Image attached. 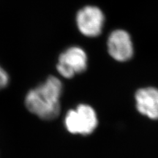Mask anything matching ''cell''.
Returning a JSON list of instances; mask_svg holds the SVG:
<instances>
[{"mask_svg":"<svg viewBox=\"0 0 158 158\" xmlns=\"http://www.w3.org/2000/svg\"><path fill=\"white\" fill-rule=\"evenodd\" d=\"M63 86L54 76L48 77L41 84L28 91L24 98L27 109L40 119L51 121L60 114V98Z\"/></svg>","mask_w":158,"mask_h":158,"instance_id":"1","label":"cell"},{"mask_svg":"<svg viewBox=\"0 0 158 158\" xmlns=\"http://www.w3.org/2000/svg\"><path fill=\"white\" fill-rule=\"evenodd\" d=\"M98 118L94 110L89 105L81 104L66 114L64 125L72 134L89 135L95 130Z\"/></svg>","mask_w":158,"mask_h":158,"instance_id":"2","label":"cell"},{"mask_svg":"<svg viewBox=\"0 0 158 158\" xmlns=\"http://www.w3.org/2000/svg\"><path fill=\"white\" fill-rule=\"evenodd\" d=\"M86 53L79 46H71L59 55L56 64L57 72L65 78H72L87 68Z\"/></svg>","mask_w":158,"mask_h":158,"instance_id":"3","label":"cell"},{"mask_svg":"<svg viewBox=\"0 0 158 158\" xmlns=\"http://www.w3.org/2000/svg\"><path fill=\"white\" fill-rule=\"evenodd\" d=\"M105 23L102 11L96 6H85L76 14V24L82 35L95 37L101 34Z\"/></svg>","mask_w":158,"mask_h":158,"instance_id":"4","label":"cell"},{"mask_svg":"<svg viewBox=\"0 0 158 158\" xmlns=\"http://www.w3.org/2000/svg\"><path fill=\"white\" fill-rule=\"evenodd\" d=\"M107 46L110 56L118 62H126L133 56L134 48L131 37L123 29H116L110 33Z\"/></svg>","mask_w":158,"mask_h":158,"instance_id":"5","label":"cell"},{"mask_svg":"<svg viewBox=\"0 0 158 158\" xmlns=\"http://www.w3.org/2000/svg\"><path fill=\"white\" fill-rule=\"evenodd\" d=\"M138 111L152 119L158 118V89L154 87L141 89L135 94Z\"/></svg>","mask_w":158,"mask_h":158,"instance_id":"6","label":"cell"},{"mask_svg":"<svg viewBox=\"0 0 158 158\" xmlns=\"http://www.w3.org/2000/svg\"><path fill=\"white\" fill-rule=\"evenodd\" d=\"M10 81L8 73L5 69L0 65V90L6 88Z\"/></svg>","mask_w":158,"mask_h":158,"instance_id":"7","label":"cell"}]
</instances>
